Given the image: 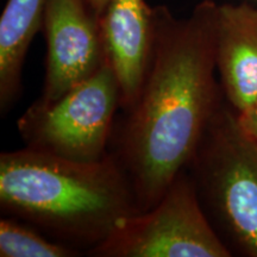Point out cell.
I'll use <instances>...</instances> for the list:
<instances>
[{"instance_id":"cell-4","label":"cell","mask_w":257,"mask_h":257,"mask_svg":"<svg viewBox=\"0 0 257 257\" xmlns=\"http://www.w3.org/2000/svg\"><path fill=\"white\" fill-rule=\"evenodd\" d=\"M120 92L111 64L55 101L37 100L18 119L25 147L76 162H98L107 150Z\"/></svg>"},{"instance_id":"cell-9","label":"cell","mask_w":257,"mask_h":257,"mask_svg":"<svg viewBox=\"0 0 257 257\" xmlns=\"http://www.w3.org/2000/svg\"><path fill=\"white\" fill-rule=\"evenodd\" d=\"M47 0H8L0 18V110L17 100L25 57L43 27Z\"/></svg>"},{"instance_id":"cell-11","label":"cell","mask_w":257,"mask_h":257,"mask_svg":"<svg viewBox=\"0 0 257 257\" xmlns=\"http://www.w3.org/2000/svg\"><path fill=\"white\" fill-rule=\"evenodd\" d=\"M237 115L242 127L257 142V100Z\"/></svg>"},{"instance_id":"cell-3","label":"cell","mask_w":257,"mask_h":257,"mask_svg":"<svg viewBox=\"0 0 257 257\" xmlns=\"http://www.w3.org/2000/svg\"><path fill=\"white\" fill-rule=\"evenodd\" d=\"M185 170L205 213L239 251L257 257V142L231 105L218 106Z\"/></svg>"},{"instance_id":"cell-8","label":"cell","mask_w":257,"mask_h":257,"mask_svg":"<svg viewBox=\"0 0 257 257\" xmlns=\"http://www.w3.org/2000/svg\"><path fill=\"white\" fill-rule=\"evenodd\" d=\"M216 62L223 94L240 113L257 100V6L218 5Z\"/></svg>"},{"instance_id":"cell-5","label":"cell","mask_w":257,"mask_h":257,"mask_svg":"<svg viewBox=\"0 0 257 257\" xmlns=\"http://www.w3.org/2000/svg\"><path fill=\"white\" fill-rule=\"evenodd\" d=\"M89 255L98 257H229L205 213L188 173L179 174L159 202L128 218Z\"/></svg>"},{"instance_id":"cell-1","label":"cell","mask_w":257,"mask_h":257,"mask_svg":"<svg viewBox=\"0 0 257 257\" xmlns=\"http://www.w3.org/2000/svg\"><path fill=\"white\" fill-rule=\"evenodd\" d=\"M218 4L202 0L187 18L154 8V48L113 153L133 185L138 211L159 202L186 169L221 102L216 81Z\"/></svg>"},{"instance_id":"cell-6","label":"cell","mask_w":257,"mask_h":257,"mask_svg":"<svg viewBox=\"0 0 257 257\" xmlns=\"http://www.w3.org/2000/svg\"><path fill=\"white\" fill-rule=\"evenodd\" d=\"M46 78L38 102L49 104L91 78L107 61L100 15L89 0H47Z\"/></svg>"},{"instance_id":"cell-2","label":"cell","mask_w":257,"mask_h":257,"mask_svg":"<svg viewBox=\"0 0 257 257\" xmlns=\"http://www.w3.org/2000/svg\"><path fill=\"white\" fill-rule=\"evenodd\" d=\"M0 207L6 217L88 253L140 212L113 153L76 162L27 147L0 155Z\"/></svg>"},{"instance_id":"cell-12","label":"cell","mask_w":257,"mask_h":257,"mask_svg":"<svg viewBox=\"0 0 257 257\" xmlns=\"http://www.w3.org/2000/svg\"><path fill=\"white\" fill-rule=\"evenodd\" d=\"M89 3H91L93 8L95 9V11L98 12L101 17V15L104 14V11L106 9V5H107L108 0H89Z\"/></svg>"},{"instance_id":"cell-10","label":"cell","mask_w":257,"mask_h":257,"mask_svg":"<svg viewBox=\"0 0 257 257\" xmlns=\"http://www.w3.org/2000/svg\"><path fill=\"white\" fill-rule=\"evenodd\" d=\"M81 253L15 218L5 217L0 220L2 257H74Z\"/></svg>"},{"instance_id":"cell-7","label":"cell","mask_w":257,"mask_h":257,"mask_svg":"<svg viewBox=\"0 0 257 257\" xmlns=\"http://www.w3.org/2000/svg\"><path fill=\"white\" fill-rule=\"evenodd\" d=\"M106 55L117 78L120 108L136 100L154 48V8L146 0H108L100 17Z\"/></svg>"}]
</instances>
